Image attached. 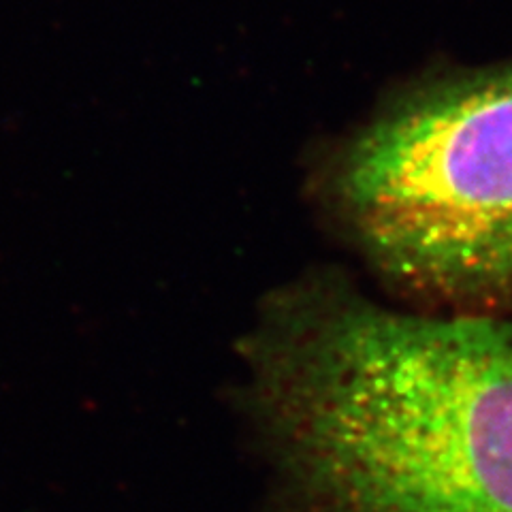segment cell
Returning <instances> with one entry per match:
<instances>
[{
	"instance_id": "1",
	"label": "cell",
	"mask_w": 512,
	"mask_h": 512,
	"mask_svg": "<svg viewBox=\"0 0 512 512\" xmlns=\"http://www.w3.org/2000/svg\"><path fill=\"white\" fill-rule=\"evenodd\" d=\"M271 406L335 512H512V320L338 310L278 359Z\"/></svg>"
},
{
	"instance_id": "2",
	"label": "cell",
	"mask_w": 512,
	"mask_h": 512,
	"mask_svg": "<svg viewBox=\"0 0 512 512\" xmlns=\"http://www.w3.org/2000/svg\"><path fill=\"white\" fill-rule=\"evenodd\" d=\"M340 192L397 280L512 312V64L399 105L348 150Z\"/></svg>"
}]
</instances>
